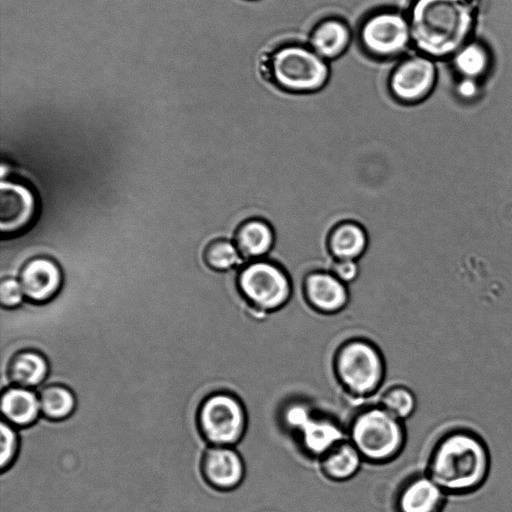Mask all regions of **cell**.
Masks as SVG:
<instances>
[{"label": "cell", "mask_w": 512, "mask_h": 512, "mask_svg": "<svg viewBox=\"0 0 512 512\" xmlns=\"http://www.w3.org/2000/svg\"><path fill=\"white\" fill-rule=\"evenodd\" d=\"M475 18L472 0H417L408 20L411 40L428 57L448 56L467 44Z\"/></svg>", "instance_id": "6da1fadb"}, {"label": "cell", "mask_w": 512, "mask_h": 512, "mask_svg": "<svg viewBox=\"0 0 512 512\" xmlns=\"http://www.w3.org/2000/svg\"><path fill=\"white\" fill-rule=\"evenodd\" d=\"M489 452L472 432L455 430L442 437L429 461V477L449 495L479 489L489 473Z\"/></svg>", "instance_id": "7a4b0ae2"}, {"label": "cell", "mask_w": 512, "mask_h": 512, "mask_svg": "<svg viewBox=\"0 0 512 512\" xmlns=\"http://www.w3.org/2000/svg\"><path fill=\"white\" fill-rule=\"evenodd\" d=\"M351 442L366 459L384 463L394 459L405 443L401 420L381 406L360 412L351 424Z\"/></svg>", "instance_id": "3957f363"}, {"label": "cell", "mask_w": 512, "mask_h": 512, "mask_svg": "<svg viewBox=\"0 0 512 512\" xmlns=\"http://www.w3.org/2000/svg\"><path fill=\"white\" fill-rule=\"evenodd\" d=\"M335 371L345 390L354 396L374 394L384 379V361L378 349L365 340H351L335 357Z\"/></svg>", "instance_id": "277c9868"}, {"label": "cell", "mask_w": 512, "mask_h": 512, "mask_svg": "<svg viewBox=\"0 0 512 512\" xmlns=\"http://www.w3.org/2000/svg\"><path fill=\"white\" fill-rule=\"evenodd\" d=\"M237 284L248 305L262 313L279 310L292 294V283L286 271L265 259L253 260L244 266Z\"/></svg>", "instance_id": "5b68a950"}, {"label": "cell", "mask_w": 512, "mask_h": 512, "mask_svg": "<svg viewBox=\"0 0 512 512\" xmlns=\"http://www.w3.org/2000/svg\"><path fill=\"white\" fill-rule=\"evenodd\" d=\"M197 422L202 436L213 446H232L242 439L247 416L237 397L219 392L201 403Z\"/></svg>", "instance_id": "8992f818"}, {"label": "cell", "mask_w": 512, "mask_h": 512, "mask_svg": "<svg viewBox=\"0 0 512 512\" xmlns=\"http://www.w3.org/2000/svg\"><path fill=\"white\" fill-rule=\"evenodd\" d=\"M273 75L278 84L293 92H314L329 77V67L313 50L289 46L278 50L272 59Z\"/></svg>", "instance_id": "52a82bcc"}, {"label": "cell", "mask_w": 512, "mask_h": 512, "mask_svg": "<svg viewBox=\"0 0 512 512\" xmlns=\"http://www.w3.org/2000/svg\"><path fill=\"white\" fill-rule=\"evenodd\" d=\"M361 39L370 52L382 57L394 56L411 40L409 21L394 12L376 14L362 26Z\"/></svg>", "instance_id": "ba28073f"}, {"label": "cell", "mask_w": 512, "mask_h": 512, "mask_svg": "<svg viewBox=\"0 0 512 512\" xmlns=\"http://www.w3.org/2000/svg\"><path fill=\"white\" fill-rule=\"evenodd\" d=\"M436 67L430 57L413 56L392 73L390 89L402 102L415 103L427 97L435 86Z\"/></svg>", "instance_id": "9c48e42d"}, {"label": "cell", "mask_w": 512, "mask_h": 512, "mask_svg": "<svg viewBox=\"0 0 512 512\" xmlns=\"http://www.w3.org/2000/svg\"><path fill=\"white\" fill-rule=\"evenodd\" d=\"M201 470L207 483L220 491H229L243 481L245 466L232 446H212L203 455Z\"/></svg>", "instance_id": "30bf717a"}, {"label": "cell", "mask_w": 512, "mask_h": 512, "mask_svg": "<svg viewBox=\"0 0 512 512\" xmlns=\"http://www.w3.org/2000/svg\"><path fill=\"white\" fill-rule=\"evenodd\" d=\"M35 208V197L29 188L9 181L1 183L0 228L3 234L24 229L32 221Z\"/></svg>", "instance_id": "8fae6325"}, {"label": "cell", "mask_w": 512, "mask_h": 512, "mask_svg": "<svg viewBox=\"0 0 512 512\" xmlns=\"http://www.w3.org/2000/svg\"><path fill=\"white\" fill-rule=\"evenodd\" d=\"M19 282L26 298L36 303H44L57 294L61 286L62 274L55 261L46 257H37L23 266Z\"/></svg>", "instance_id": "7c38bea8"}, {"label": "cell", "mask_w": 512, "mask_h": 512, "mask_svg": "<svg viewBox=\"0 0 512 512\" xmlns=\"http://www.w3.org/2000/svg\"><path fill=\"white\" fill-rule=\"evenodd\" d=\"M304 294L310 306L323 314L337 313L349 301L347 285L330 271H316L307 275Z\"/></svg>", "instance_id": "4fadbf2b"}, {"label": "cell", "mask_w": 512, "mask_h": 512, "mask_svg": "<svg viewBox=\"0 0 512 512\" xmlns=\"http://www.w3.org/2000/svg\"><path fill=\"white\" fill-rule=\"evenodd\" d=\"M447 493L429 476L421 475L404 485L397 499L398 512H441Z\"/></svg>", "instance_id": "5bb4252c"}, {"label": "cell", "mask_w": 512, "mask_h": 512, "mask_svg": "<svg viewBox=\"0 0 512 512\" xmlns=\"http://www.w3.org/2000/svg\"><path fill=\"white\" fill-rule=\"evenodd\" d=\"M234 243L244 259H264L275 243V232L262 218H250L236 230Z\"/></svg>", "instance_id": "9a60e30c"}, {"label": "cell", "mask_w": 512, "mask_h": 512, "mask_svg": "<svg viewBox=\"0 0 512 512\" xmlns=\"http://www.w3.org/2000/svg\"><path fill=\"white\" fill-rule=\"evenodd\" d=\"M1 411L9 424L30 426L41 413L39 396L29 388L16 385L9 387L2 393Z\"/></svg>", "instance_id": "2e32d148"}, {"label": "cell", "mask_w": 512, "mask_h": 512, "mask_svg": "<svg viewBox=\"0 0 512 512\" xmlns=\"http://www.w3.org/2000/svg\"><path fill=\"white\" fill-rule=\"evenodd\" d=\"M327 244L335 260L357 261L367 249L368 235L359 223L343 221L332 228Z\"/></svg>", "instance_id": "e0dca14e"}, {"label": "cell", "mask_w": 512, "mask_h": 512, "mask_svg": "<svg viewBox=\"0 0 512 512\" xmlns=\"http://www.w3.org/2000/svg\"><path fill=\"white\" fill-rule=\"evenodd\" d=\"M298 432L304 449L319 457L344 441L341 427L326 418L313 416Z\"/></svg>", "instance_id": "ac0fdd59"}, {"label": "cell", "mask_w": 512, "mask_h": 512, "mask_svg": "<svg viewBox=\"0 0 512 512\" xmlns=\"http://www.w3.org/2000/svg\"><path fill=\"white\" fill-rule=\"evenodd\" d=\"M49 365L37 351L24 350L16 353L8 364V376L20 387L31 389L40 385L47 377Z\"/></svg>", "instance_id": "d6986e66"}, {"label": "cell", "mask_w": 512, "mask_h": 512, "mask_svg": "<svg viewBox=\"0 0 512 512\" xmlns=\"http://www.w3.org/2000/svg\"><path fill=\"white\" fill-rule=\"evenodd\" d=\"M363 457L352 442L342 441L322 457L323 473L333 481L351 479L360 470Z\"/></svg>", "instance_id": "ffe728a7"}, {"label": "cell", "mask_w": 512, "mask_h": 512, "mask_svg": "<svg viewBox=\"0 0 512 512\" xmlns=\"http://www.w3.org/2000/svg\"><path fill=\"white\" fill-rule=\"evenodd\" d=\"M349 42L348 27L337 20H327L321 23L313 31L310 39L312 50L323 59H334L340 56L348 47Z\"/></svg>", "instance_id": "44dd1931"}, {"label": "cell", "mask_w": 512, "mask_h": 512, "mask_svg": "<svg viewBox=\"0 0 512 512\" xmlns=\"http://www.w3.org/2000/svg\"><path fill=\"white\" fill-rule=\"evenodd\" d=\"M39 396L41 414L49 420L68 418L76 407L73 392L66 386L52 384L44 387Z\"/></svg>", "instance_id": "7402d4cb"}, {"label": "cell", "mask_w": 512, "mask_h": 512, "mask_svg": "<svg viewBox=\"0 0 512 512\" xmlns=\"http://www.w3.org/2000/svg\"><path fill=\"white\" fill-rule=\"evenodd\" d=\"M203 259L211 269L226 271L239 266L244 258L234 242L227 239H215L205 247Z\"/></svg>", "instance_id": "603a6c76"}, {"label": "cell", "mask_w": 512, "mask_h": 512, "mask_svg": "<svg viewBox=\"0 0 512 512\" xmlns=\"http://www.w3.org/2000/svg\"><path fill=\"white\" fill-rule=\"evenodd\" d=\"M487 51L477 43H467L456 52L455 65L466 78L480 76L488 67Z\"/></svg>", "instance_id": "cb8c5ba5"}, {"label": "cell", "mask_w": 512, "mask_h": 512, "mask_svg": "<svg viewBox=\"0 0 512 512\" xmlns=\"http://www.w3.org/2000/svg\"><path fill=\"white\" fill-rule=\"evenodd\" d=\"M416 405L414 393L405 386H394L388 389L379 403V406L401 421L414 413Z\"/></svg>", "instance_id": "d4e9b609"}, {"label": "cell", "mask_w": 512, "mask_h": 512, "mask_svg": "<svg viewBox=\"0 0 512 512\" xmlns=\"http://www.w3.org/2000/svg\"><path fill=\"white\" fill-rule=\"evenodd\" d=\"M0 467L8 468L15 460L18 451V436L13 425L2 421L0 425Z\"/></svg>", "instance_id": "484cf974"}, {"label": "cell", "mask_w": 512, "mask_h": 512, "mask_svg": "<svg viewBox=\"0 0 512 512\" xmlns=\"http://www.w3.org/2000/svg\"><path fill=\"white\" fill-rule=\"evenodd\" d=\"M24 293L20 282L13 278H4L0 283V302L5 308L18 306L23 299Z\"/></svg>", "instance_id": "4316f807"}, {"label": "cell", "mask_w": 512, "mask_h": 512, "mask_svg": "<svg viewBox=\"0 0 512 512\" xmlns=\"http://www.w3.org/2000/svg\"><path fill=\"white\" fill-rule=\"evenodd\" d=\"M312 417L310 410L302 404L290 405L284 412L286 425L296 431H299Z\"/></svg>", "instance_id": "83f0119b"}, {"label": "cell", "mask_w": 512, "mask_h": 512, "mask_svg": "<svg viewBox=\"0 0 512 512\" xmlns=\"http://www.w3.org/2000/svg\"><path fill=\"white\" fill-rule=\"evenodd\" d=\"M330 272L347 285L357 278L359 266L356 260H335Z\"/></svg>", "instance_id": "f1b7e54d"}, {"label": "cell", "mask_w": 512, "mask_h": 512, "mask_svg": "<svg viewBox=\"0 0 512 512\" xmlns=\"http://www.w3.org/2000/svg\"><path fill=\"white\" fill-rule=\"evenodd\" d=\"M473 79L466 78L458 86L459 94L464 98H472L476 95L477 87Z\"/></svg>", "instance_id": "f546056e"}]
</instances>
